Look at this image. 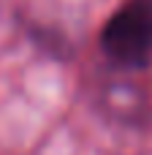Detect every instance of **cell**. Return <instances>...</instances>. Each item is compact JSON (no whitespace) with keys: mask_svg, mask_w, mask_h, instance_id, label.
Segmentation results:
<instances>
[{"mask_svg":"<svg viewBox=\"0 0 152 155\" xmlns=\"http://www.w3.org/2000/svg\"><path fill=\"white\" fill-rule=\"evenodd\" d=\"M101 52L122 71L152 63V0H125L101 30Z\"/></svg>","mask_w":152,"mask_h":155,"instance_id":"cell-1","label":"cell"}]
</instances>
